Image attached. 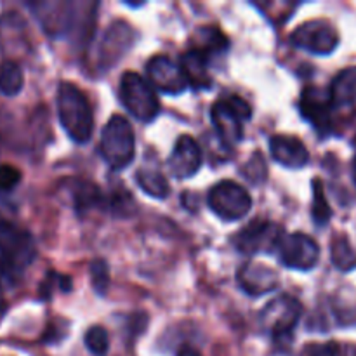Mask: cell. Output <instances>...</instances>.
Returning <instances> with one entry per match:
<instances>
[{"instance_id": "603a6c76", "label": "cell", "mask_w": 356, "mask_h": 356, "mask_svg": "<svg viewBox=\"0 0 356 356\" xmlns=\"http://www.w3.org/2000/svg\"><path fill=\"white\" fill-rule=\"evenodd\" d=\"M24 83L23 70L16 59H6L0 65V92L7 97H14L21 92Z\"/></svg>"}, {"instance_id": "52a82bcc", "label": "cell", "mask_w": 356, "mask_h": 356, "mask_svg": "<svg viewBox=\"0 0 356 356\" xmlns=\"http://www.w3.org/2000/svg\"><path fill=\"white\" fill-rule=\"evenodd\" d=\"M301 315L302 306L298 299L292 298V296H280L264 308L261 320H263V325L270 330L277 343L289 344L292 343L294 329Z\"/></svg>"}, {"instance_id": "d6986e66", "label": "cell", "mask_w": 356, "mask_h": 356, "mask_svg": "<svg viewBox=\"0 0 356 356\" xmlns=\"http://www.w3.org/2000/svg\"><path fill=\"white\" fill-rule=\"evenodd\" d=\"M181 70L186 76L188 83L197 89H209L212 87V76L209 72V58L198 49L191 47L190 51L181 56Z\"/></svg>"}, {"instance_id": "6da1fadb", "label": "cell", "mask_w": 356, "mask_h": 356, "mask_svg": "<svg viewBox=\"0 0 356 356\" xmlns=\"http://www.w3.org/2000/svg\"><path fill=\"white\" fill-rule=\"evenodd\" d=\"M58 117L66 134L79 145L89 143L94 132V113L86 94L72 82L58 87Z\"/></svg>"}, {"instance_id": "9c48e42d", "label": "cell", "mask_w": 356, "mask_h": 356, "mask_svg": "<svg viewBox=\"0 0 356 356\" xmlns=\"http://www.w3.org/2000/svg\"><path fill=\"white\" fill-rule=\"evenodd\" d=\"M278 259L292 270L308 271L316 266L320 259V245L305 233L285 235L277 247Z\"/></svg>"}, {"instance_id": "f546056e", "label": "cell", "mask_w": 356, "mask_h": 356, "mask_svg": "<svg viewBox=\"0 0 356 356\" xmlns=\"http://www.w3.org/2000/svg\"><path fill=\"white\" fill-rule=\"evenodd\" d=\"M19 169H16L14 165H9V163H2V165H0V191H3V193L13 191L14 188L19 184Z\"/></svg>"}, {"instance_id": "7c38bea8", "label": "cell", "mask_w": 356, "mask_h": 356, "mask_svg": "<svg viewBox=\"0 0 356 356\" xmlns=\"http://www.w3.org/2000/svg\"><path fill=\"white\" fill-rule=\"evenodd\" d=\"M136 31L125 21H115L108 26L99 45V68H108L120 61L122 56L132 47Z\"/></svg>"}, {"instance_id": "7402d4cb", "label": "cell", "mask_w": 356, "mask_h": 356, "mask_svg": "<svg viewBox=\"0 0 356 356\" xmlns=\"http://www.w3.org/2000/svg\"><path fill=\"white\" fill-rule=\"evenodd\" d=\"M136 181H138L139 188L145 191L146 195L153 198H167L170 193V184L167 177L162 172L153 169H139L136 172Z\"/></svg>"}, {"instance_id": "3957f363", "label": "cell", "mask_w": 356, "mask_h": 356, "mask_svg": "<svg viewBox=\"0 0 356 356\" xmlns=\"http://www.w3.org/2000/svg\"><path fill=\"white\" fill-rule=\"evenodd\" d=\"M35 257V243L30 233L0 219V268L7 280L21 273Z\"/></svg>"}, {"instance_id": "484cf974", "label": "cell", "mask_w": 356, "mask_h": 356, "mask_svg": "<svg viewBox=\"0 0 356 356\" xmlns=\"http://www.w3.org/2000/svg\"><path fill=\"white\" fill-rule=\"evenodd\" d=\"M312 216L315 219L316 225L323 226L329 222V219L332 218V211H330V205L327 202L325 193H323V184L320 179L313 181V207H312Z\"/></svg>"}, {"instance_id": "f1b7e54d", "label": "cell", "mask_w": 356, "mask_h": 356, "mask_svg": "<svg viewBox=\"0 0 356 356\" xmlns=\"http://www.w3.org/2000/svg\"><path fill=\"white\" fill-rule=\"evenodd\" d=\"M242 174L247 177V179L252 181L254 184H259V183H263L264 179H266V174H268L266 162H264V159L261 156L259 152L254 153L252 159H250L249 162L243 165Z\"/></svg>"}, {"instance_id": "277c9868", "label": "cell", "mask_w": 356, "mask_h": 356, "mask_svg": "<svg viewBox=\"0 0 356 356\" xmlns=\"http://www.w3.org/2000/svg\"><path fill=\"white\" fill-rule=\"evenodd\" d=\"M252 117L249 103L240 96L218 99L211 108V120L225 145L233 146L243 139V122Z\"/></svg>"}, {"instance_id": "4dcf8cb0", "label": "cell", "mask_w": 356, "mask_h": 356, "mask_svg": "<svg viewBox=\"0 0 356 356\" xmlns=\"http://www.w3.org/2000/svg\"><path fill=\"white\" fill-rule=\"evenodd\" d=\"M306 356H341V348L337 343L315 344L306 351Z\"/></svg>"}, {"instance_id": "8992f818", "label": "cell", "mask_w": 356, "mask_h": 356, "mask_svg": "<svg viewBox=\"0 0 356 356\" xmlns=\"http://www.w3.org/2000/svg\"><path fill=\"white\" fill-rule=\"evenodd\" d=\"M207 204L222 221H240L252 209V197L242 184L226 179L211 188Z\"/></svg>"}, {"instance_id": "d4e9b609", "label": "cell", "mask_w": 356, "mask_h": 356, "mask_svg": "<svg viewBox=\"0 0 356 356\" xmlns=\"http://www.w3.org/2000/svg\"><path fill=\"white\" fill-rule=\"evenodd\" d=\"M330 259L341 271H351L356 268V250L346 235H337L330 242Z\"/></svg>"}, {"instance_id": "83f0119b", "label": "cell", "mask_w": 356, "mask_h": 356, "mask_svg": "<svg viewBox=\"0 0 356 356\" xmlns=\"http://www.w3.org/2000/svg\"><path fill=\"white\" fill-rule=\"evenodd\" d=\"M90 280H92V289L99 296H104L110 285V268H108L104 259H94L90 264Z\"/></svg>"}, {"instance_id": "d6a6232c", "label": "cell", "mask_w": 356, "mask_h": 356, "mask_svg": "<svg viewBox=\"0 0 356 356\" xmlns=\"http://www.w3.org/2000/svg\"><path fill=\"white\" fill-rule=\"evenodd\" d=\"M3 280H7V278H6V275H3L2 268H0V309H2V306H3V299H2V282Z\"/></svg>"}, {"instance_id": "4316f807", "label": "cell", "mask_w": 356, "mask_h": 356, "mask_svg": "<svg viewBox=\"0 0 356 356\" xmlns=\"http://www.w3.org/2000/svg\"><path fill=\"white\" fill-rule=\"evenodd\" d=\"M83 343H86L87 350L96 356H104L110 350V337H108L106 329L101 325L90 327L86 332Z\"/></svg>"}, {"instance_id": "9a60e30c", "label": "cell", "mask_w": 356, "mask_h": 356, "mask_svg": "<svg viewBox=\"0 0 356 356\" xmlns=\"http://www.w3.org/2000/svg\"><path fill=\"white\" fill-rule=\"evenodd\" d=\"M301 113L308 122H312L316 131L327 132L330 129V103L329 92L316 87H308L301 97Z\"/></svg>"}, {"instance_id": "7a4b0ae2", "label": "cell", "mask_w": 356, "mask_h": 356, "mask_svg": "<svg viewBox=\"0 0 356 356\" xmlns=\"http://www.w3.org/2000/svg\"><path fill=\"white\" fill-rule=\"evenodd\" d=\"M99 152L113 170H124L136 156L134 129L127 118L113 115L101 132Z\"/></svg>"}, {"instance_id": "5b68a950", "label": "cell", "mask_w": 356, "mask_h": 356, "mask_svg": "<svg viewBox=\"0 0 356 356\" xmlns=\"http://www.w3.org/2000/svg\"><path fill=\"white\" fill-rule=\"evenodd\" d=\"M120 97L125 110L141 122H152L160 111V101L153 87L134 72H127L120 80Z\"/></svg>"}, {"instance_id": "5bb4252c", "label": "cell", "mask_w": 356, "mask_h": 356, "mask_svg": "<svg viewBox=\"0 0 356 356\" xmlns=\"http://www.w3.org/2000/svg\"><path fill=\"white\" fill-rule=\"evenodd\" d=\"M45 33L52 37L66 33L73 21V6L66 2H33L28 3Z\"/></svg>"}, {"instance_id": "e0dca14e", "label": "cell", "mask_w": 356, "mask_h": 356, "mask_svg": "<svg viewBox=\"0 0 356 356\" xmlns=\"http://www.w3.org/2000/svg\"><path fill=\"white\" fill-rule=\"evenodd\" d=\"M271 156L287 169H301L309 162L308 148L292 136H273L270 141Z\"/></svg>"}, {"instance_id": "8fae6325", "label": "cell", "mask_w": 356, "mask_h": 356, "mask_svg": "<svg viewBox=\"0 0 356 356\" xmlns=\"http://www.w3.org/2000/svg\"><path fill=\"white\" fill-rule=\"evenodd\" d=\"M149 80L153 86L162 92L176 96V94L184 92L188 89V80L184 76L181 65L169 58V56H155L146 65Z\"/></svg>"}, {"instance_id": "ac0fdd59", "label": "cell", "mask_w": 356, "mask_h": 356, "mask_svg": "<svg viewBox=\"0 0 356 356\" xmlns=\"http://www.w3.org/2000/svg\"><path fill=\"white\" fill-rule=\"evenodd\" d=\"M26 23L17 13L0 16V45L9 54L26 51Z\"/></svg>"}, {"instance_id": "836d02e7", "label": "cell", "mask_w": 356, "mask_h": 356, "mask_svg": "<svg viewBox=\"0 0 356 356\" xmlns=\"http://www.w3.org/2000/svg\"><path fill=\"white\" fill-rule=\"evenodd\" d=\"M344 356H356V348H350V350L346 351V355Z\"/></svg>"}, {"instance_id": "cb8c5ba5", "label": "cell", "mask_w": 356, "mask_h": 356, "mask_svg": "<svg viewBox=\"0 0 356 356\" xmlns=\"http://www.w3.org/2000/svg\"><path fill=\"white\" fill-rule=\"evenodd\" d=\"M72 200L76 211L86 212L103 204L104 197L96 184L87 183V181H76L72 190Z\"/></svg>"}, {"instance_id": "30bf717a", "label": "cell", "mask_w": 356, "mask_h": 356, "mask_svg": "<svg viewBox=\"0 0 356 356\" xmlns=\"http://www.w3.org/2000/svg\"><path fill=\"white\" fill-rule=\"evenodd\" d=\"M284 236L282 226L270 221H254L236 233L233 243L242 254L271 252L277 250Z\"/></svg>"}, {"instance_id": "ffe728a7", "label": "cell", "mask_w": 356, "mask_h": 356, "mask_svg": "<svg viewBox=\"0 0 356 356\" xmlns=\"http://www.w3.org/2000/svg\"><path fill=\"white\" fill-rule=\"evenodd\" d=\"M330 103L336 108L351 106L356 103V66L341 70L329 87Z\"/></svg>"}, {"instance_id": "ba28073f", "label": "cell", "mask_w": 356, "mask_h": 356, "mask_svg": "<svg viewBox=\"0 0 356 356\" xmlns=\"http://www.w3.org/2000/svg\"><path fill=\"white\" fill-rule=\"evenodd\" d=\"M291 42L299 49L316 56H329L339 45V33L325 19H312L299 24L291 35Z\"/></svg>"}, {"instance_id": "2e32d148", "label": "cell", "mask_w": 356, "mask_h": 356, "mask_svg": "<svg viewBox=\"0 0 356 356\" xmlns=\"http://www.w3.org/2000/svg\"><path fill=\"white\" fill-rule=\"evenodd\" d=\"M238 285L250 296L270 294L278 287V275L259 263H247L238 270Z\"/></svg>"}, {"instance_id": "4fadbf2b", "label": "cell", "mask_w": 356, "mask_h": 356, "mask_svg": "<svg viewBox=\"0 0 356 356\" xmlns=\"http://www.w3.org/2000/svg\"><path fill=\"white\" fill-rule=\"evenodd\" d=\"M204 155L198 143L191 136H181L169 159V169L177 179H188L200 170Z\"/></svg>"}, {"instance_id": "44dd1931", "label": "cell", "mask_w": 356, "mask_h": 356, "mask_svg": "<svg viewBox=\"0 0 356 356\" xmlns=\"http://www.w3.org/2000/svg\"><path fill=\"white\" fill-rule=\"evenodd\" d=\"M195 49L204 52L207 58L212 54H222L229 47L228 37L216 26H202L195 35Z\"/></svg>"}, {"instance_id": "1f68e13d", "label": "cell", "mask_w": 356, "mask_h": 356, "mask_svg": "<svg viewBox=\"0 0 356 356\" xmlns=\"http://www.w3.org/2000/svg\"><path fill=\"white\" fill-rule=\"evenodd\" d=\"M177 356H204L200 351H197L195 348L190 346H183L179 351H177Z\"/></svg>"}]
</instances>
